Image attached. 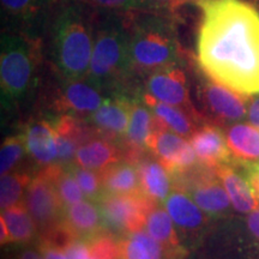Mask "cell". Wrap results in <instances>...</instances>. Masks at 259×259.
Instances as JSON below:
<instances>
[{
  "label": "cell",
  "mask_w": 259,
  "mask_h": 259,
  "mask_svg": "<svg viewBox=\"0 0 259 259\" xmlns=\"http://www.w3.org/2000/svg\"><path fill=\"white\" fill-rule=\"evenodd\" d=\"M200 9V67L241 95L259 93V12L242 0H206Z\"/></svg>",
  "instance_id": "1"
},
{
  "label": "cell",
  "mask_w": 259,
  "mask_h": 259,
  "mask_svg": "<svg viewBox=\"0 0 259 259\" xmlns=\"http://www.w3.org/2000/svg\"><path fill=\"white\" fill-rule=\"evenodd\" d=\"M97 12L78 2L61 5L52 24L53 51L57 65L65 76L78 79L89 72Z\"/></svg>",
  "instance_id": "2"
},
{
  "label": "cell",
  "mask_w": 259,
  "mask_h": 259,
  "mask_svg": "<svg viewBox=\"0 0 259 259\" xmlns=\"http://www.w3.org/2000/svg\"><path fill=\"white\" fill-rule=\"evenodd\" d=\"M130 63L143 71L169 66L177 57L176 29L168 14L135 11L125 14Z\"/></svg>",
  "instance_id": "3"
},
{
  "label": "cell",
  "mask_w": 259,
  "mask_h": 259,
  "mask_svg": "<svg viewBox=\"0 0 259 259\" xmlns=\"http://www.w3.org/2000/svg\"><path fill=\"white\" fill-rule=\"evenodd\" d=\"M128 64L131 63L125 15L112 11L97 14L89 66L93 82L99 85L111 82Z\"/></svg>",
  "instance_id": "4"
},
{
  "label": "cell",
  "mask_w": 259,
  "mask_h": 259,
  "mask_svg": "<svg viewBox=\"0 0 259 259\" xmlns=\"http://www.w3.org/2000/svg\"><path fill=\"white\" fill-rule=\"evenodd\" d=\"M35 54L28 38L21 35L2 36L0 79L3 97L17 100L24 96L32 80Z\"/></svg>",
  "instance_id": "5"
},
{
  "label": "cell",
  "mask_w": 259,
  "mask_h": 259,
  "mask_svg": "<svg viewBox=\"0 0 259 259\" xmlns=\"http://www.w3.org/2000/svg\"><path fill=\"white\" fill-rule=\"evenodd\" d=\"M153 208H155L153 199L142 193H111L102 202V212L106 221L115 228L130 233L143 229Z\"/></svg>",
  "instance_id": "6"
},
{
  "label": "cell",
  "mask_w": 259,
  "mask_h": 259,
  "mask_svg": "<svg viewBox=\"0 0 259 259\" xmlns=\"http://www.w3.org/2000/svg\"><path fill=\"white\" fill-rule=\"evenodd\" d=\"M59 173L60 168L50 167L28 185L25 208L41 227L50 228L59 212L61 202L56 185Z\"/></svg>",
  "instance_id": "7"
},
{
  "label": "cell",
  "mask_w": 259,
  "mask_h": 259,
  "mask_svg": "<svg viewBox=\"0 0 259 259\" xmlns=\"http://www.w3.org/2000/svg\"><path fill=\"white\" fill-rule=\"evenodd\" d=\"M163 126L164 124L162 122L161 127L153 128L147 147L160 157L168 170H184L192 167L197 158L192 145L176 132L168 131Z\"/></svg>",
  "instance_id": "8"
},
{
  "label": "cell",
  "mask_w": 259,
  "mask_h": 259,
  "mask_svg": "<svg viewBox=\"0 0 259 259\" xmlns=\"http://www.w3.org/2000/svg\"><path fill=\"white\" fill-rule=\"evenodd\" d=\"M200 92L208 108L216 118L223 121L242 120L247 114V100L244 99L245 95L227 88L211 77L208 76L203 80Z\"/></svg>",
  "instance_id": "9"
},
{
  "label": "cell",
  "mask_w": 259,
  "mask_h": 259,
  "mask_svg": "<svg viewBox=\"0 0 259 259\" xmlns=\"http://www.w3.org/2000/svg\"><path fill=\"white\" fill-rule=\"evenodd\" d=\"M149 95L171 106H184L189 101L186 76L178 67L167 66L151 74L147 83Z\"/></svg>",
  "instance_id": "10"
},
{
  "label": "cell",
  "mask_w": 259,
  "mask_h": 259,
  "mask_svg": "<svg viewBox=\"0 0 259 259\" xmlns=\"http://www.w3.org/2000/svg\"><path fill=\"white\" fill-rule=\"evenodd\" d=\"M191 145L200 162L206 167H220L228 163L232 153L221 130L206 125L194 132Z\"/></svg>",
  "instance_id": "11"
},
{
  "label": "cell",
  "mask_w": 259,
  "mask_h": 259,
  "mask_svg": "<svg viewBox=\"0 0 259 259\" xmlns=\"http://www.w3.org/2000/svg\"><path fill=\"white\" fill-rule=\"evenodd\" d=\"M53 0H2L3 21L30 30L46 21Z\"/></svg>",
  "instance_id": "12"
},
{
  "label": "cell",
  "mask_w": 259,
  "mask_h": 259,
  "mask_svg": "<svg viewBox=\"0 0 259 259\" xmlns=\"http://www.w3.org/2000/svg\"><path fill=\"white\" fill-rule=\"evenodd\" d=\"M216 173L221 179L222 185L236 211L247 213L258 208L259 199L248 179H244L234 168L229 167L228 164L218 167Z\"/></svg>",
  "instance_id": "13"
},
{
  "label": "cell",
  "mask_w": 259,
  "mask_h": 259,
  "mask_svg": "<svg viewBox=\"0 0 259 259\" xmlns=\"http://www.w3.org/2000/svg\"><path fill=\"white\" fill-rule=\"evenodd\" d=\"M25 147L37 163L50 164L58 157L56 128L46 121L32 124L25 136Z\"/></svg>",
  "instance_id": "14"
},
{
  "label": "cell",
  "mask_w": 259,
  "mask_h": 259,
  "mask_svg": "<svg viewBox=\"0 0 259 259\" xmlns=\"http://www.w3.org/2000/svg\"><path fill=\"white\" fill-rule=\"evenodd\" d=\"M227 143L233 156L242 162L259 161V128L250 124L233 125L227 132Z\"/></svg>",
  "instance_id": "15"
},
{
  "label": "cell",
  "mask_w": 259,
  "mask_h": 259,
  "mask_svg": "<svg viewBox=\"0 0 259 259\" xmlns=\"http://www.w3.org/2000/svg\"><path fill=\"white\" fill-rule=\"evenodd\" d=\"M141 190L153 200L166 199L170 190L168 169L162 162L145 161L138 167Z\"/></svg>",
  "instance_id": "16"
},
{
  "label": "cell",
  "mask_w": 259,
  "mask_h": 259,
  "mask_svg": "<svg viewBox=\"0 0 259 259\" xmlns=\"http://www.w3.org/2000/svg\"><path fill=\"white\" fill-rule=\"evenodd\" d=\"M192 197L194 203L204 211L210 213L223 212L229 208V199L227 191L219 181L211 176L204 177L194 187Z\"/></svg>",
  "instance_id": "17"
},
{
  "label": "cell",
  "mask_w": 259,
  "mask_h": 259,
  "mask_svg": "<svg viewBox=\"0 0 259 259\" xmlns=\"http://www.w3.org/2000/svg\"><path fill=\"white\" fill-rule=\"evenodd\" d=\"M65 105L79 113L95 112L102 105L101 94L92 83L73 79L66 84L63 93Z\"/></svg>",
  "instance_id": "18"
},
{
  "label": "cell",
  "mask_w": 259,
  "mask_h": 259,
  "mask_svg": "<svg viewBox=\"0 0 259 259\" xmlns=\"http://www.w3.org/2000/svg\"><path fill=\"white\" fill-rule=\"evenodd\" d=\"M166 208L174 223L185 229H196L203 225L202 209L185 194L176 192L168 197Z\"/></svg>",
  "instance_id": "19"
},
{
  "label": "cell",
  "mask_w": 259,
  "mask_h": 259,
  "mask_svg": "<svg viewBox=\"0 0 259 259\" xmlns=\"http://www.w3.org/2000/svg\"><path fill=\"white\" fill-rule=\"evenodd\" d=\"M131 109L122 101L106 100L94 112L93 120L95 124L112 134H124L127 130Z\"/></svg>",
  "instance_id": "20"
},
{
  "label": "cell",
  "mask_w": 259,
  "mask_h": 259,
  "mask_svg": "<svg viewBox=\"0 0 259 259\" xmlns=\"http://www.w3.org/2000/svg\"><path fill=\"white\" fill-rule=\"evenodd\" d=\"M76 161L87 169H102L116 161L115 149L108 142L94 139L78 148Z\"/></svg>",
  "instance_id": "21"
},
{
  "label": "cell",
  "mask_w": 259,
  "mask_h": 259,
  "mask_svg": "<svg viewBox=\"0 0 259 259\" xmlns=\"http://www.w3.org/2000/svg\"><path fill=\"white\" fill-rule=\"evenodd\" d=\"M103 185L113 194L138 193L141 187L138 168L136 169L131 164L109 167L102 177Z\"/></svg>",
  "instance_id": "22"
},
{
  "label": "cell",
  "mask_w": 259,
  "mask_h": 259,
  "mask_svg": "<svg viewBox=\"0 0 259 259\" xmlns=\"http://www.w3.org/2000/svg\"><path fill=\"white\" fill-rule=\"evenodd\" d=\"M153 118L147 108L142 106L132 107L126 137L130 147L135 149L136 154L148 144L149 137L153 132Z\"/></svg>",
  "instance_id": "23"
},
{
  "label": "cell",
  "mask_w": 259,
  "mask_h": 259,
  "mask_svg": "<svg viewBox=\"0 0 259 259\" xmlns=\"http://www.w3.org/2000/svg\"><path fill=\"white\" fill-rule=\"evenodd\" d=\"M8 227L10 242H24L30 240L34 234V221L27 208L14 205L3 210L2 216Z\"/></svg>",
  "instance_id": "24"
},
{
  "label": "cell",
  "mask_w": 259,
  "mask_h": 259,
  "mask_svg": "<svg viewBox=\"0 0 259 259\" xmlns=\"http://www.w3.org/2000/svg\"><path fill=\"white\" fill-rule=\"evenodd\" d=\"M145 102L153 109L154 114L158 120L168 126L171 131L181 136H190L192 134V124H191L190 119L176 106L157 101L149 94L145 95Z\"/></svg>",
  "instance_id": "25"
},
{
  "label": "cell",
  "mask_w": 259,
  "mask_h": 259,
  "mask_svg": "<svg viewBox=\"0 0 259 259\" xmlns=\"http://www.w3.org/2000/svg\"><path fill=\"white\" fill-rule=\"evenodd\" d=\"M66 215L70 227L76 233H92L99 227V212L93 204L85 200L70 205Z\"/></svg>",
  "instance_id": "26"
},
{
  "label": "cell",
  "mask_w": 259,
  "mask_h": 259,
  "mask_svg": "<svg viewBox=\"0 0 259 259\" xmlns=\"http://www.w3.org/2000/svg\"><path fill=\"white\" fill-rule=\"evenodd\" d=\"M173 220L168 211L163 209L153 208L149 212L145 227L147 231L153 238L160 241L161 244H169L176 246L178 244V239L174 232Z\"/></svg>",
  "instance_id": "27"
},
{
  "label": "cell",
  "mask_w": 259,
  "mask_h": 259,
  "mask_svg": "<svg viewBox=\"0 0 259 259\" xmlns=\"http://www.w3.org/2000/svg\"><path fill=\"white\" fill-rule=\"evenodd\" d=\"M25 174H5L0 180V206L3 210L17 205L25 187L29 184Z\"/></svg>",
  "instance_id": "28"
},
{
  "label": "cell",
  "mask_w": 259,
  "mask_h": 259,
  "mask_svg": "<svg viewBox=\"0 0 259 259\" xmlns=\"http://www.w3.org/2000/svg\"><path fill=\"white\" fill-rule=\"evenodd\" d=\"M87 3L102 11L125 14L135 11H154L151 0H87Z\"/></svg>",
  "instance_id": "29"
},
{
  "label": "cell",
  "mask_w": 259,
  "mask_h": 259,
  "mask_svg": "<svg viewBox=\"0 0 259 259\" xmlns=\"http://www.w3.org/2000/svg\"><path fill=\"white\" fill-rule=\"evenodd\" d=\"M24 153V141L21 138H8L0 150V174L5 176L21 160Z\"/></svg>",
  "instance_id": "30"
},
{
  "label": "cell",
  "mask_w": 259,
  "mask_h": 259,
  "mask_svg": "<svg viewBox=\"0 0 259 259\" xmlns=\"http://www.w3.org/2000/svg\"><path fill=\"white\" fill-rule=\"evenodd\" d=\"M56 185L61 204L70 206L82 200L84 192L80 189L76 178L71 177L69 174H63V171L60 170L56 180Z\"/></svg>",
  "instance_id": "31"
},
{
  "label": "cell",
  "mask_w": 259,
  "mask_h": 259,
  "mask_svg": "<svg viewBox=\"0 0 259 259\" xmlns=\"http://www.w3.org/2000/svg\"><path fill=\"white\" fill-rule=\"evenodd\" d=\"M76 234L77 233L71 228L70 225L51 226L45 235V244L61 251L66 250L72 242H74Z\"/></svg>",
  "instance_id": "32"
},
{
  "label": "cell",
  "mask_w": 259,
  "mask_h": 259,
  "mask_svg": "<svg viewBox=\"0 0 259 259\" xmlns=\"http://www.w3.org/2000/svg\"><path fill=\"white\" fill-rule=\"evenodd\" d=\"M89 247L90 254L95 259H121V245L109 236H99Z\"/></svg>",
  "instance_id": "33"
},
{
  "label": "cell",
  "mask_w": 259,
  "mask_h": 259,
  "mask_svg": "<svg viewBox=\"0 0 259 259\" xmlns=\"http://www.w3.org/2000/svg\"><path fill=\"white\" fill-rule=\"evenodd\" d=\"M74 178L78 181L80 189L88 196H95L100 189V178L94 171L87 168H79L74 173Z\"/></svg>",
  "instance_id": "34"
},
{
  "label": "cell",
  "mask_w": 259,
  "mask_h": 259,
  "mask_svg": "<svg viewBox=\"0 0 259 259\" xmlns=\"http://www.w3.org/2000/svg\"><path fill=\"white\" fill-rule=\"evenodd\" d=\"M130 238H132L134 240L141 242L142 245L147 248L149 253H150L153 259H162L163 255V248H162L161 242L157 241L156 239L153 238L149 233H145L143 231L131 233Z\"/></svg>",
  "instance_id": "35"
},
{
  "label": "cell",
  "mask_w": 259,
  "mask_h": 259,
  "mask_svg": "<svg viewBox=\"0 0 259 259\" xmlns=\"http://www.w3.org/2000/svg\"><path fill=\"white\" fill-rule=\"evenodd\" d=\"M121 259H153L141 242L130 238L121 244Z\"/></svg>",
  "instance_id": "36"
},
{
  "label": "cell",
  "mask_w": 259,
  "mask_h": 259,
  "mask_svg": "<svg viewBox=\"0 0 259 259\" xmlns=\"http://www.w3.org/2000/svg\"><path fill=\"white\" fill-rule=\"evenodd\" d=\"M90 255L89 245L82 241H74L65 250L66 259H89Z\"/></svg>",
  "instance_id": "37"
},
{
  "label": "cell",
  "mask_w": 259,
  "mask_h": 259,
  "mask_svg": "<svg viewBox=\"0 0 259 259\" xmlns=\"http://www.w3.org/2000/svg\"><path fill=\"white\" fill-rule=\"evenodd\" d=\"M247 101V116L253 126L259 128V93L250 95Z\"/></svg>",
  "instance_id": "38"
},
{
  "label": "cell",
  "mask_w": 259,
  "mask_h": 259,
  "mask_svg": "<svg viewBox=\"0 0 259 259\" xmlns=\"http://www.w3.org/2000/svg\"><path fill=\"white\" fill-rule=\"evenodd\" d=\"M154 11L163 12V14H171L179 9L181 5V0H151Z\"/></svg>",
  "instance_id": "39"
},
{
  "label": "cell",
  "mask_w": 259,
  "mask_h": 259,
  "mask_svg": "<svg viewBox=\"0 0 259 259\" xmlns=\"http://www.w3.org/2000/svg\"><path fill=\"white\" fill-rule=\"evenodd\" d=\"M248 181H250L252 189H253L255 196L258 197L259 199V161L255 162V163L251 164L248 167Z\"/></svg>",
  "instance_id": "40"
},
{
  "label": "cell",
  "mask_w": 259,
  "mask_h": 259,
  "mask_svg": "<svg viewBox=\"0 0 259 259\" xmlns=\"http://www.w3.org/2000/svg\"><path fill=\"white\" fill-rule=\"evenodd\" d=\"M247 226L252 235L259 239V208L253 210L247 219Z\"/></svg>",
  "instance_id": "41"
},
{
  "label": "cell",
  "mask_w": 259,
  "mask_h": 259,
  "mask_svg": "<svg viewBox=\"0 0 259 259\" xmlns=\"http://www.w3.org/2000/svg\"><path fill=\"white\" fill-rule=\"evenodd\" d=\"M41 251L42 255H44V259H66L61 250H58V248H54L46 244L42 245Z\"/></svg>",
  "instance_id": "42"
},
{
  "label": "cell",
  "mask_w": 259,
  "mask_h": 259,
  "mask_svg": "<svg viewBox=\"0 0 259 259\" xmlns=\"http://www.w3.org/2000/svg\"><path fill=\"white\" fill-rule=\"evenodd\" d=\"M0 241H2L3 245L10 242V234L8 231V227H6V223L2 218H0Z\"/></svg>",
  "instance_id": "43"
},
{
  "label": "cell",
  "mask_w": 259,
  "mask_h": 259,
  "mask_svg": "<svg viewBox=\"0 0 259 259\" xmlns=\"http://www.w3.org/2000/svg\"><path fill=\"white\" fill-rule=\"evenodd\" d=\"M19 259H44V258H42L41 255L37 253V252L25 251L24 253H22V255L19 257Z\"/></svg>",
  "instance_id": "44"
},
{
  "label": "cell",
  "mask_w": 259,
  "mask_h": 259,
  "mask_svg": "<svg viewBox=\"0 0 259 259\" xmlns=\"http://www.w3.org/2000/svg\"><path fill=\"white\" fill-rule=\"evenodd\" d=\"M205 2L206 0H181V5L190 4V5H197L200 8V6H202Z\"/></svg>",
  "instance_id": "45"
},
{
  "label": "cell",
  "mask_w": 259,
  "mask_h": 259,
  "mask_svg": "<svg viewBox=\"0 0 259 259\" xmlns=\"http://www.w3.org/2000/svg\"><path fill=\"white\" fill-rule=\"evenodd\" d=\"M89 259H95V258H93V257H92V258H89Z\"/></svg>",
  "instance_id": "46"
}]
</instances>
